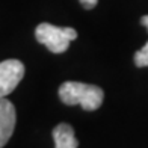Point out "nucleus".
I'll list each match as a JSON object with an SVG mask.
<instances>
[{"instance_id": "20e7f679", "label": "nucleus", "mask_w": 148, "mask_h": 148, "mask_svg": "<svg viewBox=\"0 0 148 148\" xmlns=\"http://www.w3.org/2000/svg\"><path fill=\"white\" fill-rule=\"evenodd\" d=\"M17 113L15 107L5 97L0 98V148H3L11 139L15 129Z\"/></svg>"}, {"instance_id": "0eeeda50", "label": "nucleus", "mask_w": 148, "mask_h": 148, "mask_svg": "<svg viewBox=\"0 0 148 148\" xmlns=\"http://www.w3.org/2000/svg\"><path fill=\"white\" fill-rule=\"evenodd\" d=\"M85 9H94L98 3V0H79Z\"/></svg>"}, {"instance_id": "f03ea898", "label": "nucleus", "mask_w": 148, "mask_h": 148, "mask_svg": "<svg viewBox=\"0 0 148 148\" xmlns=\"http://www.w3.org/2000/svg\"><path fill=\"white\" fill-rule=\"evenodd\" d=\"M36 41L45 45L53 53H64L70 42L77 38V32L73 27H58L50 23H41L35 30Z\"/></svg>"}, {"instance_id": "7ed1b4c3", "label": "nucleus", "mask_w": 148, "mask_h": 148, "mask_svg": "<svg viewBox=\"0 0 148 148\" xmlns=\"http://www.w3.org/2000/svg\"><path fill=\"white\" fill-rule=\"evenodd\" d=\"M24 77V65L17 59H6L0 62V98H3L17 88Z\"/></svg>"}, {"instance_id": "f257e3e1", "label": "nucleus", "mask_w": 148, "mask_h": 148, "mask_svg": "<svg viewBox=\"0 0 148 148\" xmlns=\"http://www.w3.org/2000/svg\"><path fill=\"white\" fill-rule=\"evenodd\" d=\"M59 98L68 106L80 104L85 110H97L103 103L104 92L100 86L82 83V82H65L59 88Z\"/></svg>"}, {"instance_id": "39448f33", "label": "nucleus", "mask_w": 148, "mask_h": 148, "mask_svg": "<svg viewBox=\"0 0 148 148\" xmlns=\"http://www.w3.org/2000/svg\"><path fill=\"white\" fill-rule=\"evenodd\" d=\"M53 139H55V148H77L79 142L74 134V129L70 124H58L53 129Z\"/></svg>"}, {"instance_id": "423d86ee", "label": "nucleus", "mask_w": 148, "mask_h": 148, "mask_svg": "<svg viewBox=\"0 0 148 148\" xmlns=\"http://www.w3.org/2000/svg\"><path fill=\"white\" fill-rule=\"evenodd\" d=\"M134 65L139 66V68H144V66H148V42L142 47V49H139L136 53H134Z\"/></svg>"}, {"instance_id": "6e6552de", "label": "nucleus", "mask_w": 148, "mask_h": 148, "mask_svg": "<svg viewBox=\"0 0 148 148\" xmlns=\"http://www.w3.org/2000/svg\"><path fill=\"white\" fill-rule=\"evenodd\" d=\"M140 23H142L145 27H147V30H148V15H144L142 18H140Z\"/></svg>"}]
</instances>
